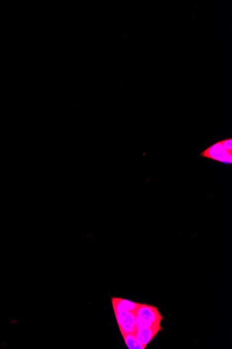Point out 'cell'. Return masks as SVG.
<instances>
[{"mask_svg":"<svg viewBox=\"0 0 232 349\" xmlns=\"http://www.w3.org/2000/svg\"><path fill=\"white\" fill-rule=\"evenodd\" d=\"M200 156L221 162L225 165L232 164V152L225 149L220 141L214 143L201 152Z\"/></svg>","mask_w":232,"mask_h":349,"instance_id":"1","label":"cell"},{"mask_svg":"<svg viewBox=\"0 0 232 349\" xmlns=\"http://www.w3.org/2000/svg\"><path fill=\"white\" fill-rule=\"evenodd\" d=\"M115 316L121 334H134L136 331V313L129 311H123L115 313Z\"/></svg>","mask_w":232,"mask_h":349,"instance_id":"2","label":"cell"},{"mask_svg":"<svg viewBox=\"0 0 232 349\" xmlns=\"http://www.w3.org/2000/svg\"><path fill=\"white\" fill-rule=\"evenodd\" d=\"M136 316L158 326H161V323L164 319L157 307L146 304L140 303L136 312Z\"/></svg>","mask_w":232,"mask_h":349,"instance_id":"3","label":"cell"},{"mask_svg":"<svg viewBox=\"0 0 232 349\" xmlns=\"http://www.w3.org/2000/svg\"><path fill=\"white\" fill-rule=\"evenodd\" d=\"M162 326L159 327H142L137 328L134 333L135 337L138 342L143 345L145 349L150 342L155 338L159 332L162 331Z\"/></svg>","mask_w":232,"mask_h":349,"instance_id":"4","label":"cell"},{"mask_svg":"<svg viewBox=\"0 0 232 349\" xmlns=\"http://www.w3.org/2000/svg\"><path fill=\"white\" fill-rule=\"evenodd\" d=\"M112 300L114 313L123 312V311H129L136 313L140 305L138 302L130 301L126 299L112 298Z\"/></svg>","mask_w":232,"mask_h":349,"instance_id":"5","label":"cell"},{"mask_svg":"<svg viewBox=\"0 0 232 349\" xmlns=\"http://www.w3.org/2000/svg\"><path fill=\"white\" fill-rule=\"evenodd\" d=\"M122 337L129 349H145L143 345L138 341L137 339L135 337L134 334L130 333H123Z\"/></svg>","mask_w":232,"mask_h":349,"instance_id":"6","label":"cell"},{"mask_svg":"<svg viewBox=\"0 0 232 349\" xmlns=\"http://www.w3.org/2000/svg\"><path fill=\"white\" fill-rule=\"evenodd\" d=\"M222 144V146L225 148V149L228 150V151L232 152V138H227V139L219 141Z\"/></svg>","mask_w":232,"mask_h":349,"instance_id":"7","label":"cell"}]
</instances>
